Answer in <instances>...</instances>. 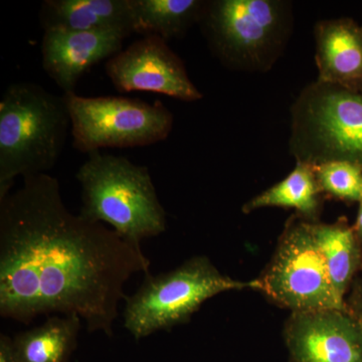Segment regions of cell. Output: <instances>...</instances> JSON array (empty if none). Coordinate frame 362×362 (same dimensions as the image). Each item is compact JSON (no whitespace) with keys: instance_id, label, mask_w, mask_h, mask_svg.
Wrapping results in <instances>:
<instances>
[{"instance_id":"52a82bcc","label":"cell","mask_w":362,"mask_h":362,"mask_svg":"<svg viewBox=\"0 0 362 362\" xmlns=\"http://www.w3.org/2000/svg\"><path fill=\"white\" fill-rule=\"evenodd\" d=\"M251 284V289L291 313L349 312L346 301L338 296L331 283L310 221L297 214L286 221L270 263Z\"/></svg>"},{"instance_id":"9a60e30c","label":"cell","mask_w":362,"mask_h":362,"mask_svg":"<svg viewBox=\"0 0 362 362\" xmlns=\"http://www.w3.org/2000/svg\"><path fill=\"white\" fill-rule=\"evenodd\" d=\"M82 324L78 316L54 315L18 333L11 338L13 362H68Z\"/></svg>"},{"instance_id":"7402d4cb","label":"cell","mask_w":362,"mask_h":362,"mask_svg":"<svg viewBox=\"0 0 362 362\" xmlns=\"http://www.w3.org/2000/svg\"><path fill=\"white\" fill-rule=\"evenodd\" d=\"M361 275L362 276V273L361 274Z\"/></svg>"},{"instance_id":"8992f818","label":"cell","mask_w":362,"mask_h":362,"mask_svg":"<svg viewBox=\"0 0 362 362\" xmlns=\"http://www.w3.org/2000/svg\"><path fill=\"white\" fill-rule=\"evenodd\" d=\"M289 147L296 161L362 166V94L326 83H311L291 108Z\"/></svg>"},{"instance_id":"ac0fdd59","label":"cell","mask_w":362,"mask_h":362,"mask_svg":"<svg viewBox=\"0 0 362 362\" xmlns=\"http://www.w3.org/2000/svg\"><path fill=\"white\" fill-rule=\"evenodd\" d=\"M319 187L325 199L356 204L362 195V166L350 161L334 160L315 165Z\"/></svg>"},{"instance_id":"9c48e42d","label":"cell","mask_w":362,"mask_h":362,"mask_svg":"<svg viewBox=\"0 0 362 362\" xmlns=\"http://www.w3.org/2000/svg\"><path fill=\"white\" fill-rule=\"evenodd\" d=\"M105 70L114 88L121 93H153L185 102L202 98L182 59L157 35H143L109 59Z\"/></svg>"},{"instance_id":"44dd1931","label":"cell","mask_w":362,"mask_h":362,"mask_svg":"<svg viewBox=\"0 0 362 362\" xmlns=\"http://www.w3.org/2000/svg\"><path fill=\"white\" fill-rule=\"evenodd\" d=\"M357 204H358V211H357L356 223H354L352 226H354V233H356L357 239H358L362 245V195Z\"/></svg>"},{"instance_id":"e0dca14e","label":"cell","mask_w":362,"mask_h":362,"mask_svg":"<svg viewBox=\"0 0 362 362\" xmlns=\"http://www.w3.org/2000/svg\"><path fill=\"white\" fill-rule=\"evenodd\" d=\"M204 0H133L136 33L164 40L181 39L199 23Z\"/></svg>"},{"instance_id":"7c38bea8","label":"cell","mask_w":362,"mask_h":362,"mask_svg":"<svg viewBox=\"0 0 362 362\" xmlns=\"http://www.w3.org/2000/svg\"><path fill=\"white\" fill-rule=\"evenodd\" d=\"M314 37L317 81L362 94V26L347 18L321 21Z\"/></svg>"},{"instance_id":"30bf717a","label":"cell","mask_w":362,"mask_h":362,"mask_svg":"<svg viewBox=\"0 0 362 362\" xmlns=\"http://www.w3.org/2000/svg\"><path fill=\"white\" fill-rule=\"evenodd\" d=\"M284 339L290 362H362V328L349 312L291 313Z\"/></svg>"},{"instance_id":"2e32d148","label":"cell","mask_w":362,"mask_h":362,"mask_svg":"<svg viewBox=\"0 0 362 362\" xmlns=\"http://www.w3.org/2000/svg\"><path fill=\"white\" fill-rule=\"evenodd\" d=\"M324 197L317 180L315 165L296 161V166L284 180L279 181L243 206L244 214L264 207L293 209L300 218L310 223L319 221Z\"/></svg>"},{"instance_id":"6da1fadb","label":"cell","mask_w":362,"mask_h":362,"mask_svg":"<svg viewBox=\"0 0 362 362\" xmlns=\"http://www.w3.org/2000/svg\"><path fill=\"white\" fill-rule=\"evenodd\" d=\"M150 259L103 223L69 211L49 173L23 180L0 199V315L30 324L78 316L111 337L124 287L148 275Z\"/></svg>"},{"instance_id":"d6986e66","label":"cell","mask_w":362,"mask_h":362,"mask_svg":"<svg viewBox=\"0 0 362 362\" xmlns=\"http://www.w3.org/2000/svg\"><path fill=\"white\" fill-rule=\"evenodd\" d=\"M347 311L350 315L356 319V322L362 328V276L359 275L356 279L351 289L347 295L346 300Z\"/></svg>"},{"instance_id":"277c9868","label":"cell","mask_w":362,"mask_h":362,"mask_svg":"<svg viewBox=\"0 0 362 362\" xmlns=\"http://www.w3.org/2000/svg\"><path fill=\"white\" fill-rule=\"evenodd\" d=\"M209 49L233 70H270L292 30L291 6L278 0H211L199 21Z\"/></svg>"},{"instance_id":"ffe728a7","label":"cell","mask_w":362,"mask_h":362,"mask_svg":"<svg viewBox=\"0 0 362 362\" xmlns=\"http://www.w3.org/2000/svg\"><path fill=\"white\" fill-rule=\"evenodd\" d=\"M0 362H13L11 352V338L1 335L0 337Z\"/></svg>"},{"instance_id":"5bb4252c","label":"cell","mask_w":362,"mask_h":362,"mask_svg":"<svg viewBox=\"0 0 362 362\" xmlns=\"http://www.w3.org/2000/svg\"><path fill=\"white\" fill-rule=\"evenodd\" d=\"M311 232L325 261L331 283L345 301L352 284L362 273V245L354 226L341 216L333 223H311Z\"/></svg>"},{"instance_id":"3957f363","label":"cell","mask_w":362,"mask_h":362,"mask_svg":"<svg viewBox=\"0 0 362 362\" xmlns=\"http://www.w3.org/2000/svg\"><path fill=\"white\" fill-rule=\"evenodd\" d=\"M88 156L76 173L82 188L81 216L111 226L136 247L165 232L166 211L146 166L101 151Z\"/></svg>"},{"instance_id":"ba28073f","label":"cell","mask_w":362,"mask_h":362,"mask_svg":"<svg viewBox=\"0 0 362 362\" xmlns=\"http://www.w3.org/2000/svg\"><path fill=\"white\" fill-rule=\"evenodd\" d=\"M73 146L83 153L104 148L144 147L170 134L175 117L160 101L119 96L66 94Z\"/></svg>"},{"instance_id":"7a4b0ae2","label":"cell","mask_w":362,"mask_h":362,"mask_svg":"<svg viewBox=\"0 0 362 362\" xmlns=\"http://www.w3.org/2000/svg\"><path fill=\"white\" fill-rule=\"evenodd\" d=\"M71 129L65 96L33 83H14L0 100V199L21 176L54 168Z\"/></svg>"},{"instance_id":"4fadbf2b","label":"cell","mask_w":362,"mask_h":362,"mask_svg":"<svg viewBox=\"0 0 362 362\" xmlns=\"http://www.w3.org/2000/svg\"><path fill=\"white\" fill-rule=\"evenodd\" d=\"M40 21L44 30L136 33L133 0H45Z\"/></svg>"},{"instance_id":"5b68a950","label":"cell","mask_w":362,"mask_h":362,"mask_svg":"<svg viewBox=\"0 0 362 362\" xmlns=\"http://www.w3.org/2000/svg\"><path fill=\"white\" fill-rule=\"evenodd\" d=\"M251 285L223 275L206 256L192 257L173 270L145 275L137 291L124 300V328L141 340L189 322L211 298Z\"/></svg>"},{"instance_id":"8fae6325","label":"cell","mask_w":362,"mask_h":362,"mask_svg":"<svg viewBox=\"0 0 362 362\" xmlns=\"http://www.w3.org/2000/svg\"><path fill=\"white\" fill-rule=\"evenodd\" d=\"M122 33L45 30L42 40V68L64 95L74 94L86 71L122 51Z\"/></svg>"}]
</instances>
